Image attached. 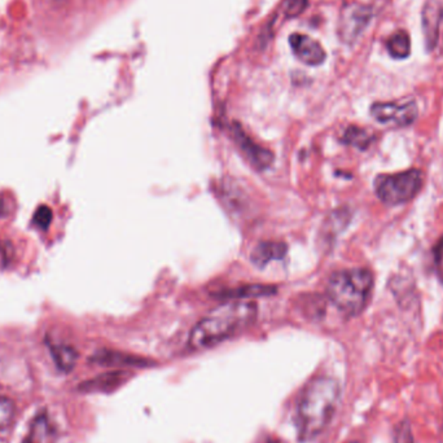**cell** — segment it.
<instances>
[{
	"mask_svg": "<svg viewBox=\"0 0 443 443\" xmlns=\"http://www.w3.org/2000/svg\"><path fill=\"white\" fill-rule=\"evenodd\" d=\"M288 252V246L281 241H262L252 252L250 261L254 266L263 269L271 261H280L283 260Z\"/></svg>",
	"mask_w": 443,
	"mask_h": 443,
	"instance_id": "9",
	"label": "cell"
},
{
	"mask_svg": "<svg viewBox=\"0 0 443 443\" xmlns=\"http://www.w3.org/2000/svg\"><path fill=\"white\" fill-rule=\"evenodd\" d=\"M371 114L381 123H393L396 126H407L418 117V105L413 100H402L396 103H376L371 108Z\"/></svg>",
	"mask_w": 443,
	"mask_h": 443,
	"instance_id": "6",
	"label": "cell"
},
{
	"mask_svg": "<svg viewBox=\"0 0 443 443\" xmlns=\"http://www.w3.org/2000/svg\"><path fill=\"white\" fill-rule=\"evenodd\" d=\"M56 432L44 413L32 420V427L24 443H55Z\"/></svg>",
	"mask_w": 443,
	"mask_h": 443,
	"instance_id": "11",
	"label": "cell"
},
{
	"mask_svg": "<svg viewBox=\"0 0 443 443\" xmlns=\"http://www.w3.org/2000/svg\"><path fill=\"white\" fill-rule=\"evenodd\" d=\"M231 136L233 139L235 144L238 145V151L241 152V154L244 156V159L258 171H262L265 169L271 166L272 161H274V154L263 148L261 145H258L254 142L250 136L245 134V131L241 127H231Z\"/></svg>",
	"mask_w": 443,
	"mask_h": 443,
	"instance_id": "7",
	"label": "cell"
},
{
	"mask_svg": "<svg viewBox=\"0 0 443 443\" xmlns=\"http://www.w3.org/2000/svg\"><path fill=\"white\" fill-rule=\"evenodd\" d=\"M372 288L373 275L370 269H344L333 272L329 277L327 296L341 314L356 317L365 308Z\"/></svg>",
	"mask_w": 443,
	"mask_h": 443,
	"instance_id": "3",
	"label": "cell"
},
{
	"mask_svg": "<svg viewBox=\"0 0 443 443\" xmlns=\"http://www.w3.org/2000/svg\"><path fill=\"white\" fill-rule=\"evenodd\" d=\"M339 382L319 376L305 387L297 404L296 424L301 441H310L320 435L333 419L340 402Z\"/></svg>",
	"mask_w": 443,
	"mask_h": 443,
	"instance_id": "1",
	"label": "cell"
},
{
	"mask_svg": "<svg viewBox=\"0 0 443 443\" xmlns=\"http://www.w3.org/2000/svg\"><path fill=\"white\" fill-rule=\"evenodd\" d=\"M126 379L127 375L125 372L105 373L94 380L87 381L80 388H85L86 390H111V389L117 388L119 384L125 382Z\"/></svg>",
	"mask_w": 443,
	"mask_h": 443,
	"instance_id": "16",
	"label": "cell"
},
{
	"mask_svg": "<svg viewBox=\"0 0 443 443\" xmlns=\"http://www.w3.org/2000/svg\"><path fill=\"white\" fill-rule=\"evenodd\" d=\"M387 48L392 57H394L396 60H403L411 54L410 35L403 30L396 32L389 38L387 42Z\"/></svg>",
	"mask_w": 443,
	"mask_h": 443,
	"instance_id": "15",
	"label": "cell"
},
{
	"mask_svg": "<svg viewBox=\"0 0 443 443\" xmlns=\"http://www.w3.org/2000/svg\"><path fill=\"white\" fill-rule=\"evenodd\" d=\"M52 219V213L47 206H40L38 212L34 215V224L40 229H47L49 222Z\"/></svg>",
	"mask_w": 443,
	"mask_h": 443,
	"instance_id": "20",
	"label": "cell"
},
{
	"mask_svg": "<svg viewBox=\"0 0 443 443\" xmlns=\"http://www.w3.org/2000/svg\"><path fill=\"white\" fill-rule=\"evenodd\" d=\"M258 309L249 301L223 303L202 317L190 331L188 346L192 350H204L244 331L253 323Z\"/></svg>",
	"mask_w": 443,
	"mask_h": 443,
	"instance_id": "2",
	"label": "cell"
},
{
	"mask_svg": "<svg viewBox=\"0 0 443 443\" xmlns=\"http://www.w3.org/2000/svg\"><path fill=\"white\" fill-rule=\"evenodd\" d=\"M438 24H439V11L433 6H427L423 12V26L427 40V47L435 46L438 40Z\"/></svg>",
	"mask_w": 443,
	"mask_h": 443,
	"instance_id": "14",
	"label": "cell"
},
{
	"mask_svg": "<svg viewBox=\"0 0 443 443\" xmlns=\"http://www.w3.org/2000/svg\"><path fill=\"white\" fill-rule=\"evenodd\" d=\"M49 350L57 368L61 370L63 372H71L78 359V353L75 351V348L63 344H57L49 345Z\"/></svg>",
	"mask_w": 443,
	"mask_h": 443,
	"instance_id": "13",
	"label": "cell"
},
{
	"mask_svg": "<svg viewBox=\"0 0 443 443\" xmlns=\"http://www.w3.org/2000/svg\"><path fill=\"white\" fill-rule=\"evenodd\" d=\"M424 184L423 171L412 169L398 174L381 175L375 182L377 198L387 205H399L411 201Z\"/></svg>",
	"mask_w": 443,
	"mask_h": 443,
	"instance_id": "4",
	"label": "cell"
},
{
	"mask_svg": "<svg viewBox=\"0 0 443 443\" xmlns=\"http://www.w3.org/2000/svg\"><path fill=\"white\" fill-rule=\"evenodd\" d=\"M277 292V288L271 286V285H244V286H238L235 289H229V291H223L218 293L217 297L224 298V300H232V301H245L248 298H253V297H263V296H272Z\"/></svg>",
	"mask_w": 443,
	"mask_h": 443,
	"instance_id": "10",
	"label": "cell"
},
{
	"mask_svg": "<svg viewBox=\"0 0 443 443\" xmlns=\"http://www.w3.org/2000/svg\"><path fill=\"white\" fill-rule=\"evenodd\" d=\"M348 443H358V442H348Z\"/></svg>",
	"mask_w": 443,
	"mask_h": 443,
	"instance_id": "22",
	"label": "cell"
},
{
	"mask_svg": "<svg viewBox=\"0 0 443 443\" xmlns=\"http://www.w3.org/2000/svg\"><path fill=\"white\" fill-rule=\"evenodd\" d=\"M393 443H415L412 438L411 430L407 424H402L396 430L394 442Z\"/></svg>",
	"mask_w": 443,
	"mask_h": 443,
	"instance_id": "21",
	"label": "cell"
},
{
	"mask_svg": "<svg viewBox=\"0 0 443 443\" xmlns=\"http://www.w3.org/2000/svg\"><path fill=\"white\" fill-rule=\"evenodd\" d=\"M15 418V404L7 398L0 396V430L8 427Z\"/></svg>",
	"mask_w": 443,
	"mask_h": 443,
	"instance_id": "18",
	"label": "cell"
},
{
	"mask_svg": "<svg viewBox=\"0 0 443 443\" xmlns=\"http://www.w3.org/2000/svg\"><path fill=\"white\" fill-rule=\"evenodd\" d=\"M289 44L292 48L294 56L306 65L310 66H317L324 63L325 54L324 48L317 40L311 38L306 34H292L289 37Z\"/></svg>",
	"mask_w": 443,
	"mask_h": 443,
	"instance_id": "8",
	"label": "cell"
},
{
	"mask_svg": "<svg viewBox=\"0 0 443 443\" xmlns=\"http://www.w3.org/2000/svg\"><path fill=\"white\" fill-rule=\"evenodd\" d=\"M372 21V9L351 3L342 9L339 21V37L346 44H354Z\"/></svg>",
	"mask_w": 443,
	"mask_h": 443,
	"instance_id": "5",
	"label": "cell"
},
{
	"mask_svg": "<svg viewBox=\"0 0 443 443\" xmlns=\"http://www.w3.org/2000/svg\"><path fill=\"white\" fill-rule=\"evenodd\" d=\"M342 142L358 148H365V145L370 142V138L367 133L360 130L359 127H348L342 136Z\"/></svg>",
	"mask_w": 443,
	"mask_h": 443,
	"instance_id": "17",
	"label": "cell"
},
{
	"mask_svg": "<svg viewBox=\"0 0 443 443\" xmlns=\"http://www.w3.org/2000/svg\"><path fill=\"white\" fill-rule=\"evenodd\" d=\"M92 360L97 364H103V365H147L148 362L136 358V356H127L117 351H99L96 353Z\"/></svg>",
	"mask_w": 443,
	"mask_h": 443,
	"instance_id": "12",
	"label": "cell"
},
{
	"mask_svg": "<svg viewBox=\"0 0 443 443\" xmlns=\"http://www.w3.org/2000/svg\"><path fill=\"white\" fill-rule=\"evenodd\" d=\"M308 3L309 0H286L284 6L285 16L296 17L301 15Z\"/></svg>",
	"mask_w": 443,
	"mask_h": 443,
	"instance_id": "19",
	"label": "cell"
}]
</instances>
